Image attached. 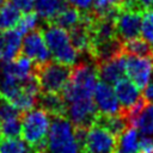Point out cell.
Listing matches in <instances>:
<instances>
[{"label": "cell", "instance_id": "cell-1", "mask_svg": "<svg viewBox=\"0 0 153 153\" xmlns=\"http://www.w3.org/2000/svg\"><path fill=\"white\" fill-rule=\"evenodd\" d=\"M49 127V114L41 108H33L22 114L20 136L30 147V153H45Z\"/></svg>", "mask_w": 153, "mask_h": 153}, {"label": "cell", "instance_id": "cell-2", "mask_svg": "<svg viewBox=\"0 0 153 153\" xmlns=\"http://www.w3.org/2000/svg\"><path fill=\"white\" fill-rule=\"evenodd\" d=\"M97 67L90 62H80L72 68L69 80L62 91L66 105L76 100L93 98L97 85Z\"/></svg>", "mask_w": 153, "mask_h": 153}, {"label": "cell", "instance_id": "cell-3", "mask_svg": "<svg viewBox=\"0 0 153 153\" xmlns=\"http://www.w3.org/2000/svg\"><path fill=\"white\" fill-rule=\"evenodd\" d=\"M45 153H81L75 128L66 116H51Z\"/></svg>", "mask_w": 153, "mask_h": 153}, {"label": "cell", "instance_id": "cell-4", "mask_svg": "<svg viewBox=\"0 0 153 153\" xmlns=\"http://www.w3.org/2000/svg\"><path fill=\"white\" fill-rule=\"evenodd\" d=\"M33 73L39 82L41 92L62 94V91L69 80L72 68L71 66L61 65L54 60H49L43 65L35 66Z\"/></svg>", "mask_w": 153, "mask_h": 153}, {"label": "cell", "instance_id": "cell-5", "mask_svg": "<svg viewBox=\"0 0 153 153\" xmlns=\"http://www.w3.org/2000/svg\"><path fill=\"white\" fill-rule=\"evenodd\" d=\"M117 137L106 129L93 124L88 128L81 153H116Z\"/></svg>", "mask_w": 153, "mask_h": 153}, {"label": "cell", "instance_id": "cell-6", "mask_svg": "<svg viewBox=\"0 0 153 153\" xmlns=\"http://www.w3.org/2000/svg\"><path fill=\"white\" fill-rule=\"evenodd\" d=\"M98 114L93 98L76 100L66 105V117L74 127L88 129L94 124Z\"/></svg>", "mask_w": 153, "mask_h": 153}, {"label": "cell", "instance_id": "cell-7", "mask_svg": "<svg viewBox=\"0 0 153 153\" xmlns=\"http://www.w3.org/2000/svg\"><path fill=\"white\" fill-rule=\"evenodd\" d=\"M22 55L30 59L35 66L43 65L49 61L50 51L45 44L41 27L24 35L22 41Z\"/></svg>", "mask_w": 153, "mask_h": 153}, {"label": "cell", "instance_id": "cell-8", "mask_svg": "<svg viewBox=\"0 0 153 153\" xmlns=\"http://www.w3.org/2000/svg\"><path fill=\"white\" fill-rule=\"evenodd\" d=\"M126 75L139 88H143L151 80L153 73V57L126 55Z\"/></svg>", "mask_w": 153, "mask_h": 153}, {"label": "cell", "instance_id": "cell-9", "mask_svg": "<svg viewBox=\"0 0 153 153\" xmlns=\"http://www.w3.org/2000/svg\"><path fill=\"white\" fill-rule=\"evenodd\" d=\"M142 13L133 10H120L116 16V35L122 42L139 37L141 33Z\"/></svg>", "mask_w": 153, "mask_h": 153}, {"label": "cell", "instance_id": "cell-10", "mask_svg": "<svg viewBox=\"0 0 153 153\" xmlns=\"http://www.w3.org/2000/svg\"><path fill=\"white\" fill-rule=\"evenodd\" d=\"M93 102L98 112L102 115H116L120 114L122 109L114 88L103 81H99L96 85Z\"/></svg>", "mask_w": 153, "mask_h": 153}, {"label": "cell", "instance_id": "cell-11", "mask_svg": "<svg viewBox=\"0 0 153 153\" xmlns=\"http://www.w3.org/2000/svg\"><path fill=\"white\" fill-rule=\"evenodd\" d=\"M124 65H126V55L124 54L115 56L108 61L96 65L97 75L100 79V81H103L110 86L115 85L118 80H121L126 75Z\"/></svg>", "mask_w": 153, "mask_h": 153}, {"label": "cell", "instance_id": "cell-12", "mask_svg": "<svg viewBox=\"0 0 153 153\" xmlns=\"http://www.w3.org/2000/svg\"><path fill=\"white\" fill-rule=\"evenodd\" d=\"M41 30L51 56L65 50L72 44L68 31L57 25H54L51 23H45L44 27H41Z\"/></svg>", "mask_w": 153, "mask_h": 153}, {"label": "cell", "instance_id": "cell-13", "mask_svg": "<svg viewBox=\"0 0 153 153\" xmlns=\"http://www.w3.org/2000/svg\"><path fill=\"white\" fill-rule=\"evenodd\" d=\"M22 33L17 29L2 31L0 33V60L8 62L22 54Z\"/></svg>", "mask_w": 153, "mask_h": 153}, {"label": "cell", "instance_id": "cell-14", "mask_svg": "<svg viewBox=\"0 0 153 153\" xmlns=\"http://www.w3.org/2000/svg\"><path fill=\"white\" fill-rule=\"evenodd\" d=\"M33 71H35L33 62L22 54L17 59L8 62H2L0 65V74L12 76L23 82L30 75L33 74Z\"/></svg>", "mask_w": 153, "mask_h": 153}, {"label": "cell", "instance_id": "cell-15", "mask_svg": "<svg viewBox=\"0 0 153 153\" xmlns=\"http://www.w3.org/2000/svg\"><path fill=\"white\" fill-rule=\"evenodd\" d=\"M115 94L121 104V110H127L130 106H133L142 96L140 92V88L129 79L122 78L115 84L114 87Z\"/></svg>", "mask_w": 153, "mask_h": 153}, {"label": "cell", "instance_id": "cell-16", "mask_svg": "<svg viewBox=\"0 0 153 153\" xmlns=\"http://www.w3.org/2000/svg\"><path fill=\"white\" fill-rule=\"evenodd\" d=\"M49 116H66V102L60 93L41 92L37 97V105Z\"/></svg>", "mask_w": 153, "mask_h": 153}, {"label": "cell", "instance_id": "cell-17", "mask_svg": "<svg viewBox=\"0 0 153 153\" xmlns=\"http://www.w3.org/2000/svg\"><path fill=\"white\" fill-rule=\"evenodd\" d=\"M94 124L106 129L109 133H111L117 139L128 129L130 128L124 116L120 112L116 115H102L98 114Z\"/></svg>", "mask_w": 153, "mask_h": 153}, {"label": "cell", "instance_id": "cell-18", "mask_svg": "<svg viewBox=\"0 0 153 153\" xmlns=\"http://www.w3.org/2000/svg\"><path fill=\"white\" fill-rule=\"evenodd\" d=\"M81 22H82V12L67 5L59 14H56L48 23H51L54 25H57V26L69 31L73 27H75L76 25H79Z\"/></svg>", "mask_w": 153, "mask_h": 153}, {"label": "cell", "instance_id": "cell-19", "mask_svg": "<svg viewBox=\"0 0 153 153\" xmlns=\"http://www.w3.org/2000/svg\"><path fill=\"white\" fill-rule=\"evenodd\" d=\"M67 6L66 0H35V12L45 23L50 22Z\"/></svg>", "mask_w": 153, "mask_h": 153}, {"label": "cell", "instance_id": "cell-20", "mask_svg": "<svg viewBox=\"0 0 153 153\" xmlns=\"http://www.w3.org/2000/svg\"><path fill=\"white\" fill-rule=\"evenodd\" d=\"M122 53L124 55L153 57V50H152L151 43L141 37H136V38L122 42Z\"/></svg>", "mask_w": 153, "mask_h": 153}, {"label": "cell", "instance_id": "cell-21", "mask_svg": "<svg viewBox=\"0 0 153 153\" xmlns=\"http://www.w3.org/2000/svg\"><path fill=\"white\" fill-rule=\"evenodd\" d=\"M22 18V11L18 10L11 1H6L0 7V30L6 31L17 26Z\"/></svg>", "mask_w": 153, "mask_h": 153}, {"label": "cell", "instance_id": "cell-22", "mask_svg": "<svg viewBox=\"0 0 153 153\" xmlns=\"http://www.w3.org/2000/svg\"><path fill=\"white\" fill-rule=\"evenodd\" d=\"M71 43L72 45L76 49V51L80 53H87L88 54V48H90V32L87 29V25L81 22L79 25L73 27L72 30L68 31Z\"/></svg>", "mask_w": 153, "mask_h": 153}, {"label": "cell", "instance_id": "cell-23", "mask_svg": "<svg viewBox=\"0 0 153 153\" xmlns=\"http://www.w3.org/2000/svg\"><path fill=\"white\" fill-rule=\"evenodd\" d=\"M139 142L137 129L130 127L117 139V153H137Z\"/></svg>", "mask_w": 153, "mask_h": 153}, {"label": "cell", "instance_id": "cell-24", "mask_svg": "<svg viewBox=\"0 0 153 153\" xmlns=\"http://www.w3.org/2000/svg\"><path fill=\"white\" fill-rule=\"evenodd\" d=\"M135 127H137V131L142 136L153 137V104H148L145 106L136 121Z\"/></svg>", "mask_w": 153, "mask_h": 153}, {"label": "cell", "instance_id": "cell-25", "mask_svg": "<svg viewBox=\"0 0 153 153\" xmlns=\"http://www.w3.org/2000/svg\"><path fill=\"white\" fill-rule=\"evenodd\" d=\"M22 134V116L1 121L0 136L1 139H18Z\"/></svg>", "mask_w": 153, "mask_h": 153}, {"label": "cell", "instance_id": "cell-26", "mask_svg": "<svg viewBox=\"0 0 153 153\" xmlns=\"http://www.w3.org/2000/svg\"><path fill=\"white\" fill-rule=\"evenodd\" d=\"M0 153H30V147L20 139H0Z\"/></svg>", "mask_w": 153, "mask_h": 153}, {"label": "cell", "instance_id": "cell-27", "mask_svg": "<svg viewBox=\"0 0 153 153\" xmlns=\"http://www.w3.org/2000/svg\"><path fill=\"white\" fill-rule=\"evenodd\" d=\"M38 16L35 11H30L24 13V16H22L19 23L17 24L16 29L22 33V35H26L27 32L37 29V24H38Z\"/></svg>", "mask_w": 153, "mask_h": 153}, {"label": "cell", "instance_id": "cell-28", "mask_svg": "<svg viewBox=\"0 0 153 153\" xmlns=\"http://www.w3.org/2000/svg\"><path fill=\"white\" fill-rule=\"evenodd\" d=\"M141 35L147 42H153V10H146L142 13Z\"/></svg>", "mask_w": 153, "mask_h": 153}, {"label": "cell", "instance_id": "cell-29", "mask_svg": "<svg viewBox=\"0 0 153 153\" xmlns=\"http://www.w3.org/2000/svg\"><path fill=\"white\" fill-rule=\"evenodd\" d=\"M23 112H20L13 104H11L7 99L0 96V121L11 120L22 116Z\"/></svg>", "mask_w": 153, "mask_h": 153}, {"label": "cell", "instance_id": "cell-30", "mask_svg": "<svg viewBox=\"0 0 153 153\" xmlns=\"http://www.w3.org/2000/svg\"><path fill=\"white\" fill-rule=\"evenodd\" d=\"M66 2L67 5L79 10L80 12L86 13V12H91L94 0H66Z\"/></svg>", "mask_w": 153, "mask_h": 153}, {"label": "cell", "instance_id": "cell-31", "mask_svg": "<svg viewBox=\"0 0 153 153\" xmlns=\"http://www.w3.org/2000/svg\"><path fill=\"white\" fill-rule=\"evenodd\" d=\"M137 153H153V137L152 136H142L140 139Z\"/></svg>", "mask_w": 153, "mask_h": 153}, {"label": "cell", "instance_id": "cell-32", "mask_svg": "<svg viewBox=\"0 0 153 153\" xmlns=\"http://www.w3.org/2000/svg\"><path fill=\"white\" fill-rule=\"evenodd\" d=\"M11 2L24 13L32 11L35 5V0H11Z\"/></svg>", "mask_w": 153, "mask_h": 153}, {"label": "cell", "instance_id": "cell-33", "mask_svg": "<svg viewBox=\"0 0 153 153\" xmlns=\"http://www.w3.org/2000/svg\"><path fill=\"white\" fill-rule=\"evenodd\" d=\"M142 98L145 99L146 103L148 104H153V82H148L145 87H143V91H142Z\"/></svg>", "mask_w": 153, "mask_h": 153}, {"label": "cell", "instance_id": "cell-34", "mask_svg": "<svg viewBox=\"0 0 153 153\" xmlns=\"http://www.w3.org/2000/svg\"><path fill=\"white\" fill-rule=\"evenodd\" d=\"M136 1L142 12H145L146 10H149V7H152L153 5V0H136Z\"/></svg>", "mask_w": 153, "mask_h": 153}, {"label": "cell", "instance_id": "cell-35", "mask_svg": "<svg viewBox=\"0 0 153 153\" xmlns=\"http://www.w3.org/2000/svg\"><path fill=\"white\" fill-rule=\"evenodd\" d=\"M6 1H8V0H0V7H1V6H2V5L6 2Z\"/></svg>", "mask_w": 153, "mask_h": 153}, {"label": "cell", "instance_id": "cell-36", "mask_svg": "<svg viewBox=\"0 0 153 153\" xmlns=\"http://www.w3.org/2000/svg\"><path fill=\"white\" fill-rule=\"evenodd\" d=\"M152 10H153V5H152Z\"/></svg>", "mask_w": 153, "mask_h": 153}, {"label": "cell", "instance_id": "cell-37", "mask_svg": "<svg viewBox=\"0 0 153 153\" xmlns=\"http://www.w3.org/2000/svg\"><path fill=\"white\" fill-rule=\"evenodd\" d=\"M116 153H117V152H116Z\"/></svg>", "mask_w": 153, "mask_h": 153}]
</instances>
